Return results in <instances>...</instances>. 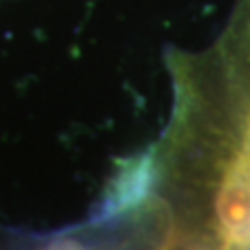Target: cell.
Listing matches in <instances>:
<instances>
[{
	"label": "cell",
	"instance_id": "1",
	"mask_svg": "<svg viewBox=\"0 0 250 250\" xmlns=\"http://www.w3.org/2000/svg\"><path fill=\"white\" fill-rule=\"evenodd\" d=\"M152 177H154V161L150 154L142 156L136 163H131L129 167H125L119 173V177H117L113 190L104 202L103 215L111 217L115 213L129 208L131 205H136L138 200H142L148 194V190H150Z\"/></svg>",
	"mask_w": 250,
	"mask_h": 250
},
{
	"label": "cell",
	"instance_id": "2",
	"mask_svg": "<svg viewBox=\"0 0 250 250\" xmlns=\"http://www.w3.org/2000/svg\"><path fill=\"white\" fill-rule=\"evenodd\" d=\"M159 250H200V248L188 238L179 236V233H171V236L163 242V246Z\"/></svg>",
	"mask_w": 250,
	"mask_h": 250
},
{
	"label": "cell",
	"instance_id": "3",
	"mask_svg": "<svg viewBox=\"0 0 250 250\" xmlns=\"http://www.w3.org/2000/svg\"><path fill=\"white\" fill-rule=\"evenodd\" d=\"M48 250H85V248L77 246V244H71V242H65V244H57V246H52Z\"/></svg>",
	"mask_w": 250,
	"mask_h": 250
}]
</instances>
